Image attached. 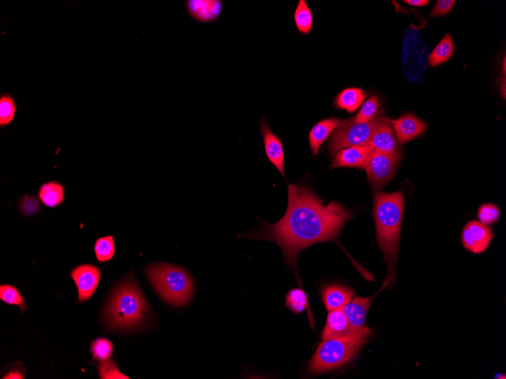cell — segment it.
Returning <instances> with one entry per match:
<instances>
[{"mask_svg": "<svg viewBox=\"0 0 506 379\" xmlns=\"http://www.w3.org/2000/svg\"><path fill=\"white\" fill-rule=\"evenodd\" d=\"M404 3L413 6H426L429 4L428 0H405Z\"/></svg>", "mask_w": 506, "mask_h": 379, "instance_id": "obj_34", "label": "cell"}, {"mask_svg": "<svg viewBox=\"0 0 506 379\" xmlns=\"http://www.w3.org/2000/svg\"><path fill=\"white\" fill-rule=\"evenodd\" d=\"M505 63H506V59H505V57L504 58V61H503V71H504V73H505V71H506V69H506Z\"/></svg>", "mask_w": 506, "mask_h": 379, "instance_id": "obj_37", "label": "cell"}, {"mask_svg": "<svg viewBox=\"0 0 506 379\" xmlns=\"http://www.w3.org/2000/svg\"><path fill=\"white\" fill-rule=\"evenodd\" d=\"M287 307L295 314H300L308 307V300L306 292L300 288H293L286 297Z\"/></svg>", "mask_w": 506, "mask_h": 379, "instance_id": "obj_25", "label": "cell"}, {"mask_svg": "<svg viewBox=\"0 0 506 379\" xmlns=\"http://www.w3.org/2000/svg\"><path fill=\"white\" fill-rule=\"evenodd\" d=\"M379 100L376 96H372L363 105L354 120L356 123H366L372 120L379 114Z\"/></svg>", "mask_w": 506, "mask_h": 379, "instance_id": "obj_28", "label": "cell"}, {"mask_svg": "<svg viewBox=\"0 0 506 379\" xmlns=\"http://www.w3.org/2000/svg\"><path fill=\"white\" fill-rule=\"evenodd\" d=\"M95 254L98 261H109L116 253V245L114 238L111 236L99 238L95 244Z\"/></svg>", "mask_w": 506, "mask_h": 379, "instance_id": "obj_26", "label": "cell"}, {"mask_svg": "<svg viewBox=\"0 0 506 379\" xmlns=\"http://www.w3.org/2000/svg\"><path fill=\"white\" fill-rule=\"evenodd\" d=\"M340 121L337 118L323 120L316 123L309 133V145L313 155L320 152V147L326 141L333 130L338 126Z\"/></svg>", "mask_w": 506, "mask_h": 379, "instance_id": "obj_19", "label": "cell"}, {"mask_svg": "<svg viewBox=\"0 0 506 379\" xmlns=\"http://www.w3.org/2000/svg\"><path fill=\"white\" fill-rule=\"evenodd\" d=\"M404 204V197L401 193L378 191L374 194V217L377 241L387 267L383 287L389 285L395 276L394 268L399 248Z\"/></svg>", "mask_w": 506, "mask_h": 379, "instance_id": "obj_2", "label": "cell"}, {"mask_svg": "<svg viewBox=\"0 0 506 379\" xmlns=\"http://www.w3.org/2000/svg\"><path fill=\"white\" fill-rule=\"evenodd\" d=\"M149 304L132 279L121 284L110 299L106 317L112 328L129 329L143 322Z\"/></svg>", "mask_w": 506, "mask_h": 379, "instance_id": "obj_4", "label": "cell"}, {"mask_svg": "<svg viewBox=\"0 0 506 379\" xmlns=\"http://www.w3.org/2000/svg\"><path fill=\"white\" fill-rule=\"evenodd\" d=\"M371 153L366 145L354 146L339 151L332 164V168H355L365 169Z\"/></svg>", "mask_w": 506, "mask_h": 379, "instance_id": "obj_16", "label": "cell"}, {"mask_svg": "<svg viewBox=\"0 0 506 379\" xmlns=\"http://www.w3.org/2000/svg\"><path fill=\"white\" fill-rule=\"evenodd\" d=\"M403 154L390 155L379 152L371 154L365 167L367 176L375 188H381L394 177Z\"/></svg>", "mask_w": 506, "mask_h": 379, "instance_id": "obj_8", "label": "cell"}, {"mask_svg": "<svg viewBox=\"0 0 506 379\" xmlns=\"http://www.w3.org/2000/svg\"><path fill=\"white\" fill-rule=\"evenodd\" d=\"M503 86H501V94L503 96L504 98H505L506 96V83H505V77L504 76L503 80Z\"/></svg>", "mask_w": 506, "mask_h": 379, "instance_id": "obj_36", "label": "cell"}, {"mask_svg": "<svg viewBox=\"0 0 506 379\" xmlns=\"http://www.w3.org/2000/svg\"><path fill=\"white\" fill-rule=\"evenodd\" d=\"M0 299L8 304H13L20 307L21 314L27 310L26 303L22 295L15 288L11 285L0 286Z\"/></svg>", "mask_w": 506, "mask_h": 379, "instance_id": "obj_27", "label": "cell"}, {"mask_svg": "<svg viewBox=\"0 0 506 379\" xmlns=\"http://www.w3.org/2000/svg\"><path fill=\"white\" fill-rule=\"evenodd\" d=\"M112 343L106 339H98L91 344V352L95 359L100 361L109 360L113 353Z\"/></svg>", "mask_w": 506, "mask_h": 379, "instance_id": "obj_29", "label": "cell"}, {"mask_svg": "<svg viewBox=\"0 0 506 379\" xmlns=\"http://www.w3.org/2000/svg\"><path fill=\"white\" fill-rule=\"evenodd\" d=\"M17 103L10 93L0 94V126L10 125L15 116Z\"/></svg>", "mask_w": 506, "mask_h": 379, "instance_id": "obj_23", "label": "cell"}, {"mask_svg": "<svg viewBox=\"0 0 506 379\" xmlns=\"http://www.w3.org/2000/svg\"><path fill=\"white\" fill-rule=\"evenodd\" d=\"M71 276L78 288L79 301H86L94 294L99 285L101 272L96 267L85 265L73 270Z\"/></svg>", "mask_w": 506, "mask_h": 379, "instance_id": "obj_11", "label": "cell"}, {"mask_svg": "<svg viewBox=\"0 0 506 379\" xmlns=\"http://www.w3.org/2000/svg\"><path fill=\"white\" fill-rule=\"evenodd\" d=\"M100 376L103 379H129L130 378L120 373L116 362L112 360L101 361L99 366Z\"/></svg>", "mask_w": 506, "mask_h": 379, "instance_id": "obj_31", "label": "cell"}, {"mask_svg": "<svg viewBox=\"0 0 506 379\" xmlns=\"http://www.w3.org/2000/svg\"><path fill=\"white\" fill-rule=\"evenodd\" d=\"M20 209L26 215H34L40 210V204L35 197L26 196L21 200Z\"/></svg>", "mask_w": 506, "mask_h": 379, "instance_id": "obj_33", "label": "cell"}, {"mask_svg": "<svg viewBox=\"0 0 506 379\" xmlns=\"http://www.w3.org/2000/svg\"><path fill=\"white\" fill-rule=\"evenodd\" d=\"M3 378L5 379H12V378H17V379H21L24 378V376L21 373H20V371L19 370H13L11 371L10 373L6 375Z\"/></svg>", "mask_w": 506, "mask_h": 379, "instance_id": "obj_35", "label": "cell"}, {"mask_svg": "<svg viewBox=\"0 0 506 379\" xmlns=\"http://www.w3.org/2000/svg\"><path fill=\"white\" fill-rule=\"evenodd\" d=\"M478 218L481 224L491 225L499 220L500 210L493 204H485L480 206L478 210Z\"/></svg>", "mask_w": 506, "mask_h": 379, "instance_id": "obj_30", "label": "cell"}, {"mask_svg": "<svg viewBox=\"0 0 506 379\" xmlns=\"http://www.w3.org/2000/svg\"><path fill=\"white\" fill-rule=\"evenodd\" d=\"M355 214L336 202L323 201L304 185L288 184V205L276 224L241 235L250 240H268L279 245L283 256L298 276L297 259L309 246L324 242L338 243L341 230Z\"/></svg>", "mask_w": 506, "mask_h": 379, "instance_id": "obj_1", "label": "cell"}, {"mask_svg": "<svg viewBox=\"0 0 506 379\" xmlns=\"http://www.w3.org/2000/svg\"><path fill=\"white\" fill-rule=\"evenodd\" d=\"M260 127L267 158L285 178L284 151L281 139L273 133L265 118L261 119Z\"/></svg>", "mask_w": 506, "mask_h": 379, "instance_id": "obj_12", "label": "cell"}, {"mask_svg": "<svg viewBox=\"0 0 506 379\" xmlns=\"http://www.w3.org/2000/svg\"><path fill=\"white\" fill-rule=\"evenodd\" d=\"M462 238L465 249L480 254L487 250L494 238V233L488 226L472 220L464 227Z\"/></svg>", "mask_w": 506, "mask_h": 379, "instance_id": "obj_9", "label": "cell"}, {"mask_svg": "<svg viewBox=\"0 0 506 379\" xmlns=\"http://www.w3.org/2000/svg\"><path fill=\"white\" fill-rule=\"evenodd\" d=\"M455 0H439L430 12V17H442L451 12L455 6Z\"/></svg>", "mask_w": 506, "mask_h": 379, "instance_id": "obj_32", "label": "cell"}, {"mask_svg": "<svg viewBox=\"0 0 506 379\" xmlns=\"http://www.w3.org/2000/svg\"><path fill=\"white\" fill-rule=\"evenodd\" d=\"M365 145L369 148L371 154L374 152L390 155L402 153V146L399 142L389 118L375 131L369 141Z\"/></svg>", "mask_w": 506, "mask_h": 379, "instance_id": "obj_10", "label": "cell"}, {"mask_svg": "<svg viewBox=\"0 0 506 379\" xmlns=\"http://www.w3.org/2000/svg\"><path fill=\"white\" fill-rule=\"evenodd\" d=\"M390 122L401 146L419 137L427 130L426 123L410 114L403 115L396 120H390Z\"/></svg>", "mask_w": 506, "mask_h": 379, "instance_id": "obj_13", "label": "cell"}, {"mask_svg": "<svg viewBox=\"0 0 506 379\" xmlns=\"http://www.w3.org/2000/svg\"><path fill=\"white\" fill-rule=\"evenodd\" d=\"M373 335L369 328L365 327L357 334L323 341L309 362L308 373L321 374L347 366Z\"/></svg>", "mask_w": 506, "mask_h": 379, "instance_id": "obj_3", "label": "cell"}, {"mask_svg": "<svg viewBox=\"0 0 506 379\" xmlns=\"http://www.w3.org/2000/svg\"><path fill=\"white\" fill-rule=\"evenodd\" d=\"M186 10L195 21L210 23L217 20L223 9L220 0H189L185 2Z\"/></svg>", "mask_w": 506, "mask_h": 379, "instance_id": "obj_14", "label": "cell"}, {"mask_svg": "<svg viewBox=\"0 0 506 379\" xmlns=\"http://www.w3.org/2000/svg\"><path fill=\"white\" fill-rule=\"evenodd\" d=\"M430 48L424 43L419 31L411 30L404 37L403 61L408 79L421 80L426 72Z\"/></svg>", "mask_w": 506, "mask_h": 379, "instance_id": "obj_7", "label": "cell"}, {"mask_svg": "<svg viewBox=\"0 0 506 379\" xmlns=\"http://www.w3.org/2000/svg\"><path fill=\"white\" fill-rule=\"evenodd\" d=\"M454 49L453 39L450 34H447L429 55L428 64L431 67H437L446 62L453 56Z\"/></svg>", "mask_w": 506, "mask_h": 379, "instance_id": "obj_22", "label": "cell"}, {"mask_svg": "<svg viewBox=\"0 0 506 379\" xmlns=\"http://www.w3.org/2000/svg\"><path fill=\"white\" fill-rule=\"evenodd\" d=\"M362 330H357L350 325L342 309L332 310L329 312L327 322H326L322 334V340L327 341L339 339V337L357 334Z\"/></svg>", "mask_w": 506, "mask_h": 379, "instance_id": "obj_15", "label": "cell"}, {"mask_svg": "<svg viewBox=\"0 0 506 379\" xmlns=\"http://www.w3.org/2000/svg\"><path fill=\"white\" fill-rule=\"evenodd\" d=\"M295 24L302 34L308 35L311 32L313 16L305 0H300L295 13Z\"/></svg>", "mask_w": 506, "mask_h": 379, "instance_id": "obj_24", "label": "cell"}, {"mask_svg": "<svg viewBox=\"0 0 506 379\" xmlns=\"http://www.w3.org/2000/svg\"><path fill=\"white\" fill-rule=\"evenodd\" d=\"M321 294L325 308L330 312L344 308L353 300L355 292L347 286L331 284L324 286Z\"/></svg>", "mask_w": 506, "mask_h": 379, "instance_id": "obj_17", "label": "cell"}, {"mask_svg": "<svg viewBox=\"0 0 506 379\" xmlns=\"http://www.w3.org/2000/svg\"><path fill=\"white\" fill-rule=\"evenodd\" d=\"M146 274L155 290L167 303L184 306L191 301L194 283L185 269L160 263L146 267Z\"/></svg>", "mask_w": 506, "mask_h": 379, "instance_id": "obj_5", "label": "cell"}, {"mask_svg": "<svg viewBox=\"0 0 506 379\" xmlns=\"http://www.w3.org/2000/svg\"><path fill=\"white\" fill-rule=\"evenodd\" d=\"M38 197L49 208L58 207L64 201V188L55 181L44 184L39 189Z\"/></svg>", "mask_w": 506, "mask_h": 379, "instance_id": "obj_20", "label": "cell"}, {"mask_svg": "<svg viewBox=\"0 0 506 379\" xmlns=\"http://www.w3.org/2000/svg\"><path fill=\"white\" fill-rule=\"evenodd\" d=\"M387 119L379 113L366 123H356L354 118L340 121L331 136L328 146L329 155L333 157L344 148L365 145Z\"/></svg>", "mask_w": 506, "mask_h": 379, "instance_id": "obj_6", "label": "cell"}, {"mask_svg": "<svg viewBox=\"0 0 506 379\" xmlns=\"http://www.w3.org/2000/svg\"><path fill=\"white\" fill-rule=\"evenodd\" d=\"M366 94L360 88H348L338 95L336 105L349 113L356 112L363 103Z\"/></svg>", "mask_w": 506, "mask_h": 379, "instance_id": "obj_21", "label": "cell"}, {"mask_svg": "<svg viewBox=\"0 0 506 379\" xmlns=\"http://www.w3.org/2000/svg\"><path fill=\"white\" fill-rule=\"evenodd\" d=\"M374 296L369 298L356 297L342 308L351 326L357 330L365 328L367 315L372 306Z\"/></svg>", "mask_w": 506, "mask_h": 379, "instance_id": "obj_18", "label": "cell"}]
</instances>
